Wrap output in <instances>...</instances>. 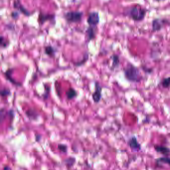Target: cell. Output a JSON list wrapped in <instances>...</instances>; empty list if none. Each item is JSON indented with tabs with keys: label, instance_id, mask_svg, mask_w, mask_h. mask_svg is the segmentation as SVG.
<instances>
[{
	"label": "cell",
	"instance_id": "obj_1",
	"mask_svg": "<svg viewBox=\"0 0 170 170\" xmlns=\"http://www.w3.org/2000/svg\"><path fill=\"white\" fill-rule=\"evenodd\" d=\"M124 15L136 21H142L145 17L146 10L140 6H134L125 9Z\"/></svg>",
	"mask_w": 170,
	"mask_h": 170
},
{
	"label": "cell",
	"instance_id": "obj_2",
	"mask_svg": "<svg viewBox=\"0 0 170 170\" xmlns=\"http://www.w3.org/2000/svg\"><path fill=\"white\" fill-rule=\"evenodd\" d=\"M125 77L128 80L133 82H139L141 80V75L138 68L128 64L124 69Z\"/></svg>",
	"mask_w": 170,
	"mask_h": 170
},
{
	"label": "cell",
	"instance_id": "obj_3",
	"mask_svg": "<svg viewBox=\"0 0 170 170\" xmlns=\"http://www.w3.org/2000/svg\"><path fill=\"white\" fill-rule=\"evenodd\" d=\"M83 12L79 11L67 12L64 14V18L69 23H78L81 22L83 16Z\"/></svg>",
	"mask_w": 170,
	"mask_h": 170
},
{
	"label": "cell",
	"instance_id": "obj_4",
	"mask_svg": "<svg viewBox=\"0 0 170 170\" xmlns=\"http://www.w3.org/2000/svg\"><path fill=\"white\" fill-rule=\"evenodd\" d=\"M56 15L54 14H49L40 12L39 15L38 21L40 25H43L47 21H52L55 22Z\"/></svg>",
	"mask_w": 170,
	"mask_h": 170
},
{
	"label": "cell",
	"instance_id": "obj_5",
	"mask_svg": "<svg viewBox=\"0 0 170 170\" xmlns=\"http://www.w3.org/2000/svg\"><path fill=\"white\" fill-rule=\"evenodd\" d=\"M88 24L92 26H96L100 22V16L97 12H91L88 15L87 18Z\"/></svg>",
	"mask_w": 170,
	"mask_h": 170
},
{
	"label": "cell",
	"instance_id": "obj_6",
	"mask_svg": "<svg viewBox=\"0 0 170 170\" xmlns=\"http://www.w3.org/2000/svg\"><path fill=\"white\" fill-rule=\"evenodd\" d=\"M102 87L99 82H95V90L92 94V98L95 103H99L102 98Z\"/></svg>",
	"mask_w": 170,
	"mask_h": 170
},
{
	"label": "cell",
	"instance_id": "obj_7",
	"mask_svg": "<svg viewBox=\"0 0 170 170\" xmlns=\"http://www.w3.org/2000/svg\"><path fill=\"white\" fill-rule=\"evenodd\" d=\"M15 68H10L8 69H7V71L4 72L5 76L7 80H8V82L12 83V85H14L18 86V87H21L22 86V84L19 82H17L15 79L12 78V75L14 72Z\"/></svg>",
	"mask_w": 170,
	"mask_h": 170
},
{
	"label": "cell",
	"instance_id": "obj_8",
	"mask_svg": "<svg viewBox=\"0 0 170 170\" xmlns=\"http://www.w3.org/2000/svg\"><path fill=\"white\" fill-rule=\"evenodd\" d=\"M13 6L14 8L17 9L18 11L20 12L21 13L23 14L24 15L27 17H29L32 15V13L30 11H29L28 9L25 8V6L22 5L21 3V2L19 1H15L13 3Z\"/></svg>",
	"mask_w": 170,
	"mask_h": 170
},
{
	"label": "cell",
	"instance_id": "obj_9",
	"mask_svg": "<svg viewBox=\"0 0 170 170\" xmlns=\"http://www.w3.org/2000/svg\"><path fill=\"white\" fill-rule=\"evenodd\" d=\"M128 145L132 150L135 151H140L141 149V146L138 141L136 137H132L129 139L128 142Z\"/></svg>",
	"mask_w": 170,
	"mask_h": 170
},
{
	"label": "cell",
	"instance_id": "obj_10",
	"mask_svg": "<svg viewBox=\"0 0 170 170\" xmlns=\"http://www.w3.org/2000/svg\"><path fill=\"white\" fill-rule=\"evenodd\" d=\"M95 27V26H90L86 30L88 42H90V40L95 39L96 36V31Z\"/></svg>",
	"mask_w": 170,
	"mask_h": 170
},
{
	"label": "cell",
	"instance_id": "obj_11",
	"mask_svg": "<svg viewBox=\"0 0 170 170\" xmlns=\"http://www.w3.org/2000/svg\"><path fill=\"white\" fill-rule=\"evenodd\" d=\"M165 24V20L162 19H154L152 22L153 30L154 31H158L162 29L163 25Z\"/></svg>",
	"mask_w": 170,
	"mask_h": 170
},
{
	"label": "cell",
	"instance_id": "obj_12",
	"mask_svg": "<svg viewBox=\"0 0 170 170\" xmlns=\"http://www.w3.org/2000/svg\"><path fill=\"white\" fill-rule=\"evenodd\" d=\"M154 147L155 151L158 153H160L164 155H168L170 154V149L167 147L154 145Z\"/></svg>",
	"mask_w": 170,
	"mask_h": 170
},
{
	"label": "cell",
	"instance_id": "obj_13",
	"mask_svg": "<svg viewBox=\"0 0 170 170\" xmlns=\"http://www.w3.org/2000/svg\"><path fill=\"white\" fill-rule=\"evenodd\" d=\"M57 50L52 47L51 45H48L46 46L44 48V52L46 55H48L49 57H55V54L56 53Z\"/></svg>",
	"mask_w": 170,
	"mask_h": 170
},
{
	"label": "cell",
	"instance_id": "obj_14",
	"mask_svg": "<svg viewBox=\"0 0 170 170\" xmlns=\"http://www.w3.org/2000/svg\"><path fill=\"white\" fill-rule=\"evenodd\" d=\"M77 92L76 90L73 88H70L66 91V95L69 100H71L77 97Z\"/></svg>",
	"mask_w": 170,
	"mask_h": 170
},
{
	"label": "cell",
	"instance_id": "obj_15",
	"mask_svg": "<svg viewBox=\"0 0 170 170\" xmlns=\"http://www.w3.org/2000/svg\"><path fill=\"white\" fill-rule=\"evenodd\" d=\"M156 164L158 166L159 165H162V164H168L169 166H170V157H163L158 158L156 160Z\"/></svg>",
	"mask_w": 170,
	"mask_h": 170
},
{
	"label": "cell",
	"instance_id": "obj_16",
	"mask_svg": "<svg viewBox=\"0 0 170 170\" xmlns=\"http://www.w3.org/2000/svg\"><path fill=\"white\" fill-rule=\"evenodd\" d=\"M111 58L113 60V64L111 67V69H114L115 68H118L120 64L119 56L117 54H114L111 55Z\"/></svg>",
	"mask_w": 170,
	"mask_h": 170
},
{
	"label": "cell",
	"instance_id": "obj_17",
	"mask_svg": "<svg viewBox=\"0 0 170 170\" xmlns=\"http://www.w3.org/2000/svg\"><path fill=\"white\" fill-rule=\"evenodd\" d=\"M88 59H89V54L88 53H86L82 60L79 61L74 63V65H76V67H80V66L84 65V64L87 61Z\"/></svg>",
	"mask_w": 170,
	"mask_h": 170
},
{
	"label": "cell",
	"instance_id": "obj_18",
	"mask_svg": "<svg viewBox=\"0 0 170 170\" xmlns=\"http://www.w3.org/2000/svg\"><path fill=\"white\" fill-rule=\"evenodd\" d=\"M10 44V41L7 40L4 36H0V47L6 48Z\"/></svg>",
	"mask_w": 170,
	"mask_h": 170
},
{
	"label": "cell",
	"instance_id": "obj_19",
	"mask_svg": "<svg viewBox=\"0 0 170 170\" xmlns=\"http://www.w3.org/2000/svg\"><path fill=\"white\" fill-rule=\"evenodd\" d=\"M11 94V91L8 88H3L0 89V96L5 97H8Z\"/></svg>",
	"mask_w": 170,
	"mask_h": 170
},
{
	"label": "cell",
	"instance_id": "obj_20",
	"mask_svg": "<svg viewBox=\"0 0 170 170\" xmlns=\"http://www.w3.org/2000/svg\"><path fill=\"white\" fill-rule=\"evenodd\" d=\"M26 114L29 117L32 118V119H35L36 118H37V116H38V113L37 112L32 108L26 111Z\"/></svg>",
	"mask_w": 170,
	"mask_h": 170
},
{
	"label": "cell",
	"instance_id": "obj_21",
	"mask_svg": "<svg viewBox=\"0 0 170 170\" xmlns=\"http://www.w3.org/2000/svg\"><path fill=\"white\" fill-rule=\"evenodd\" d=\"M44 88H45V92L43 94L42 96L44 99H47L48 97V95H49V94L50 92L51 88H50L49 86L48 85H44Z\"/></svg>",
	"mask_w": 170,
	"mask_h": 170
},
{
	"label": "cell",
	"instance_id": "obj_22",
	"mask_svg": "<svg viewBox=\"0 0 170 170\" xmlns=\"http://www.w3.org/2000/svg\"><path fill=\"white\" fill-rule=\"evenodd\" d=\"M7 115V111L4 108L0 109V123L4 120Z\"/></svg>",
	"mask_w": 170,
	"mask_h": 170
},
{
	"label": "cell",
	"instance_id": "obj_23",
	"mask_svg": "<svg viewBox=\"0 0 170 170\" xmlns=\"http://www.w3.org/2000/svg\"><path fill=\"white\" fill-rule=\"evenodd\" d=\"M162 85L164 88H168L170 86V77L164 78L162 80Z\"/></svg>",
	"mask_w": 170,
	"mask_h": 170
},
{
	"label": "cell",
	"instance_id": "obj_24",
	"mask_svg": "<svg viewBox=\"0 0 170 170\" xmlns=\"http://www.w3.org/2000/svg\"><path fill=\"white\" fill-rule=\"evenodd\" d=\"M58 148L59 149L61 152L63 153H66L67 151V147L65 145H62V144H59L58 146Z\"/></svg>",
	"mask_w": 170,
	"mask_h": 170
},
{
	"label": "cell",
	"instance_id": "obj_25",
	"mask_svg": "<svg viewBox=\"0 0 170 170\" xmlns=\"http://www.w3.org/2000/svg\"><path fill=\"white\" fill-rule=\"evenodd\" d=\"M19 12L18 11H12L11 13V17L14 19H17L19 17Z\"/></svg>",
	"mask_w": 170,
	"mask_h": 170
},
{
	"label": "cell",
	"instance_id": "obj_26",
	"mask_svg": "<svg viewBox=\"0 0 170 170\" xmlns=\"http://www.w3.org/2000/svg\"><path fill=\"white\" fill-rule=\"evenodd\" d=\"M55 87H56V89L57 90V93L58 95H60V92L59 91V88H60V85L58 84V83H56L55 84Z\"/></svg>",
	"mask_w": 170,
	"mask_h": 170
}]
</instances>
